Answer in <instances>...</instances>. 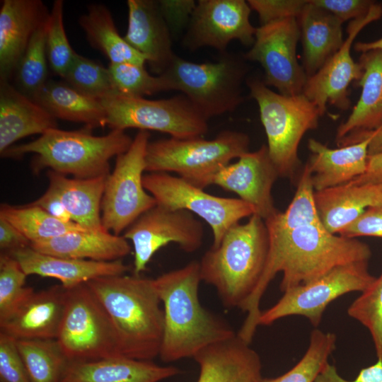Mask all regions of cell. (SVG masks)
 <instances>
[{"instance_id": "cell-51", "label": "cell", "mask_w": 382, "mask_h": 382, "mask_svg": "<svg viewBox=\"0 0 382 382\" xmlns=\"http://www.w3.org/2000/svg\"><path fill=\"white\" fill-rule=\"evenodd\" d=\"M29 204L41 207L58 220L64 222H74L70 214L59 199L47 191L37 199Z\"/></svg>"}, {"instance_id": "cell-40", "label": "cell", "mask_w": 382, "mask_h": 382, "mask_svg": "<svg viewBox=\"0 0 382 382\" xmlns=\"http://www.w3.org/2000/svg\"><path fill=\"white\" fill-rule=\"evenodd\" d=\"M347 313L369 330L377 359H382V274L349 305Z\"/></svg>"}, {"instance_id": "cell-50", "label": "cell", "mask_w": 382, "mask_h": 382, "mask_svg": "<svg viewBox=\"0 0 382 382\" xmlns=\"http://www.w3.org/2000/svg\"><path fill=\"white\" fill-rule=\"evenodd\" d=\"M28 246H30V241L9 222L0 217L1 253L11 255Z\"/></svg>"}, {"instance_id": "cell-27", "label": "cell", "mask_w": 382, "mask_h": 382, "mask_svg": "<svg viewBox=\"0 0 382 382\" xmlns=\"http://www.w3.org/2000/svg\"><path fill=\"white\" fill-rule=\"evenodd\" d=\"M316 208L323 226L339 234L369 208L382 205V183L347 184L315 192Z\"/></svg>"}, {"instance_id": "cell-8", "label": "cell", "mask_w": 382, "mask_h": 382, "mask_svg": "<svg viewBox=\"0 0 382 382\" xmlns=\"http://www.w3.org/2000/svg\"><path fill=\"white\" fill-rule=\"evenodd\" d=\"M248 72L244 61L225 54L215 62L194 63L175 54L160 75L167 91L183 93L208 120L234 111L242 103Z\"/></svg>"}, {"instance_id": "cell-9", "label": "cell", "mask_w": 382, "mask_h": 382, "mask_svg": "<svg viewBox=\"0 0 382 382\" xmlns=\"http://www.w3.org/2000/svg\"><path fill=\"white\" fill-rule=\"evenodd\" d=\"M100 101L111 129L154 130L179 139L202 137L208 131V119L183 95L149 100L115 94Z\"/></svg>"}, {"instance_id": "cell-10", "label": "cell", "mask_w": 382, "mask_h": 382, "mask_svg": "<svg viewBox=\"0 0 382 382\" xmlns=\"http://www.w3.org/2000/svg\"><path fill=\"white\" fill-rule=\"evenodd\" d=\"M57 340L71 363L122 355L112 322L86 284L67 289Z\"/></svg>"}, {"instance_id": "cell-44", "label": "cell", "mask_w": 382, "mask_h": 382, "mask_svg": "<svg viewBox=\"0 0 382 382\" xmlns=\"http://www.w3.org/2000/svg\"><path fill=\"white\" fill-rule=\"evenodd\" d=\"M0 382H30L17 340L0 332Z\"/></svg>"}, {"instance_id": "cell-29", "label": "cell", "mask_w": 382, "mask_h": 382, "mask_svg": "<svg viewBox=\"0 0 382 382\" xmlns=\"http://www.w3.org/2000/svg\"><path fill=\"white\" fill-rule=\"evenodd\" d=\"M303 47V68L314 75L342 47V22L308 1L297 18Z\"/></svg>"}, {"instance_id": "cell-23", "label": "cell", "mask_w": 382, "mask_h": 382, "mask_svg": "<svg viewBox=\"0 0 382 382\" xmlns=\"http://www.w3.org/2000/svg\"><path fill=\"white\" fill-rule=\"evenodd\" d=\"M193 359L199 368L197 382H260L263 378L259 354L237 333L204 348Z\"/></svg>"}, {"instance_id": "cell-15", "label": "cell", "mask_w": 382, "mask_h": 382, "mask_svg": "<svg viewBox=\"0 0 382 382\" xmlns=\"http://www.w3.org/2000/svg\"><path fill=\"white\" fill-rule=\"evenodd\" d=\"M300 38L296 18L261 25L243 58L259 63L265 72L264 83L277 88L279 93L286 96L303 94L308 76L296 57Z\"/></svg>"}, {"instance_id": "cell-54", "label": "cell", "mask_w": 382, "mask_h": 382, "mask_svg": "<svg viewBox=\"0 0 382 382\" xmlns=\"http://www.w3.org/2000/svg\"><path fill=\"white\" fill-rule=\"evenodd\" d=\"M382 151V130L376 132L371 139L369 146V156Z\"/></svg>"}, {"instance_id": "cell-13", "label": "cell", "mask_w": 382, "mask_h": 382, "mask_svg": "<svg viewBox=\"0 0 382 382\" xmlns=\"http://www.w3.org/2000/svg\"><path fill=\"white\" fill-rule=\"evenodd\" d=\"M143 184L156 204L171 209L186 210L203 219L212 231L211 247L217 246L231 226L255 214L253 207L239 198L209 194L204 189L168 173L145 174Z\"/></svg>"}, {"instance_id": "cell-34", "label": "cell", "mask_w": 382, "mask_h": 382, "mask_svg": "<svg viewBox=\"0 0 382 382\" xmlns=\"http://www.w3.org/2000/svg\"><path fill=\"white\" fill-rule=\"evenodd\" d=\"M0 217L18 230L31 243L74 232L86 231L74 222H64L51 216L40 207L1 204Z\"/></svg>"}, {"instance_id": "cell-53", "label": "cell", "mask_w": 382, "mask_h": 382, "mask_svg": "<svg viewBox=\"0 0 382 382\" xmlns=\"http://www.w3.org/2000/svg\"><path fill=\"white\" fill-rule=\"evenodd\" d=\"M353 47L355 51L361 53L373 50H382V37L372 42H357Z\"/></svg>"}, {"instance_id": "cell-5", "label": "cell", "mask_w": 382, "mask_h": 382, "mask_svg": "<svg viewBox=\"0 0 382 382\" xmlns=\"http://www.w3.org/2000/svg\"><path fill=\"white\" fill-rule=\"evenodd\" d=\"M89 130L50 129L35 140L12 146L1 156L19 158L34 154L31 166L35 173L49 168L76 178L108 175L110 159L127 151L133 139L120 129L103 136L93 135Z\"/></svg>"}, {"instance_id": "cell-11", "label": "cell", "mask_w": 382, "mask_h": 382, "mask_svg": "<svg viewBox=\"0 0 382 382\" xmlns=\"http://www.w3.org/2000/svg\"><path fill=\"white\" fill-rule=\"evenodd\" d=\"M148 131L139 130L127 151L116 157L113 170L106 178L101 204L103 227L120 235L139 216L156 205L145 190L146 153Z\"/></svg>"}, {"instance_id": "cell-33", "label": "cell", "mask_w": 382, "mask_h": 382, "mask_svg": "<svg viewBox=\"0 0 382 382\" xmlns=\"http://www.w3.org/2000/svg\"><path fill=\"white\" fill-rule=\"evenodd\" d=\"M79 23L89 44L102 52L110 64L131 63L145 65L146 58L122 37L110 10L103 4H92Z\"/></svg>"}, {"instance_id": "cell-17", "label": "cell", "mask_w": 382, "mask_h": 382, "mask_svg": "<svg viewBox=\"0 0 382 382\" xmlns=\"http://www.w3.org/2000/svg\"><path fill=\"white\" fill-rule=\"evenodd\" d=\"M381 16L382 5L375 2L366 15L350 21L340 49L314 75L308 77L303 94L317 107L321 117L328 104L342 111L349 108L348 88L362 74L360 64L352 57V45L364 27Z\"/></svg>"}, {"instance_id": "cell-1", "label": "cell", "mask_w": 382, "mask_h": 382, "mask_svg": "<svg viewBox=\"0 0 382 382\" xmlns=\"http://www.w3.org/2000/svg\"><path fill=\"white\" fill-rule=\"evenodd\" d=\"M269 255L262 279L246 306L241 326L254 333L259 325L261 299L269 284L282 273L280 290L284 292L309 282L333 268L354 262L369 261V246L355 238L329 232L320 224L299 227L289 232H268Z\"/></svg>"}, {"instance_id": "cell-22", "label": "cell", "mask_w": 382, "mask_h": 382, "mask_svg": "<svg viewBox=\"0 0 382 382\" xmlns=\"http://www.w3.org/2000/svg\"><path fill=\"white\" fill-rule=\"evenodd\" d=\"M128 25L125 40L146 58L151 71L161 74L175 54L170 29L157 1L128 0Z\"/></svg>"}, {"instance_id": "cell-24", "label": "cell", "mask_w": 382, "mask_h": 382, "mask_svg": "<svg viewBox=\"0 0 382 382\" xmlns=\"http://www.w3.org/2000/svg\"><path fill=\"white\" fill-rule=\"evenodd\" d=\"M10 255L19 262L28 276L36 274L57 279L66 289L98 277L125 274L129 270L122 260L102 262L62 257L38 252L30 246Z\"/></svg>"}, {"instance_id": "cell-30", "label": "cell", "mask_w": 382, "mask_h": 382, "mask_svg": "<svg viewBox=\"0 0 382 382\" xmlns=\"http://www.w3.org/2000/svg\"><path fill=\"white\" fill-rule=\"evenodd\" d=\"M46 191L55 196L72 221L91 231L106 230L101 220V204L107 175L92 178H68L49 170Z\"/></svg>"}, {"instance_id": "cell-4", "label": "cell", "mask_w": 382, "mask_h": 382, "mask_svg": "<svg viewBox=\"0 0 382 382\" xmlns=\"http://www.w3.org/2000/svg\"><path fill=\"white\" fill-rule=\"evenodd\" d=\"M269 250L265 222L253 214L204 253L199 262L201 279L215 288L225 306L244 311L262 279Z\"/></svg>"}, {"instance_id": "cell-36", "label": "cell", "mask_w": 382, "mask_h": 382, "mask_svg": "<svg viewBox=\"0 0 382 382\" xmlns=\"http://www.w3.org/2000/svg\"><path fill=\"white\" fill-rule=\"evenodd\" d=\"M265 222L269 232H289L303 226L322 224L316 208L311 173L306 165L286 209L279 212Z\"/></svg>"}, {"instance_id": "cell-41", "label": "cell", "mask_w": 382, "mask_h": 382, "mask_svg": "<svg viewBox=\"0 0 382 382\" xmlns=\"http://www.w3.org/2000/svg\"><path fill=\"white\" fill-rule=\"evenodd\" d=\"M144 66L131 63L109 64L108 68L117 94L144 98L167 91L162 76L151 75Z\"/></svg>"}, {"instance_id": "cell-42", "label": "cell", "mask_w": 382, "mask_h": 382, "mask_svg": "<svg viewBox=\"0 0 382 382\" xmlns=\"http://www.w3.org/2000/svg\"><path fill=\"white\" fill-rule=\"evenodd\" d=\"M64 1L55 0L50 10L46 32V52L52 71L63 78L77 53L67 38L63 22Z\"/></svg>"}, {"instance_id": "cell-20", "label": "cell", "mask_w": 382, "mask_h": 382, "mask_svg": "<svg viewBox=\"0 0 382 382\" xmlns=\"http://www.w3.org/2000/svg\"><path fill=\"white\" fill-rule=\"evenodd\" d=\"M67 289L61 284L30 292L4 318L0 332L16 340L57 339Z\"/></svg>"}, {"instance_id": "cell-45", "label": "cell", "mask_w": 382, "mask_h": 382, "mask_svg": "<svg viewBox=\"0 0 382 382\" xmlns=\"http://www.w3.org/2000/svg\"><path fill=\"white\" fill-rule=\"evenodd\" d=\"M251 10L261 25L288 18H298L308 3L306 0H248Z\"/></svg>"}, {"instance_id": "cell-21", "label": "cell", "mask_w": 382, "mask_h": 382, "mask_svg": "<svg viewBox=\"0 0 382 382\" xmlns=\"http://www.w3.org/2000/svg\"><path fill=\"white\" fill-rule=\"evenodd\" d=\"M0 8V81H8L50 11L41 0H3Z\"/></svg>"}, {"instance_id": "cell-12", "label": "cell", "mask_w": 382, "mask_h": 382, "mask_svg": "<svg viewBox=\"0 0 382 382\" xmlns=\"http://www.w3.org/2000/svg\"><path fill=\"white\" fill-rule=\"evenodd\" d=\"M367 261L336 267L325 274L283 292L275 304L262 311L259 325H269L291 316L306 318L317 328L328 306L353 291H364L376 279Z\"/></svg>"}, {"instance_id": "cell-19", "label": "cell", "mask_w": 382, "mask_h": 382, "mask_svg": "<svg viewBox=\"0 0 382 382\" xmlns=\"http://www.w3.org/2000/svg\"><path fill=\"white\" fill-rule=\"evenodd\" d=\"M358 62L362 74L354 86L361 87V95L348 118L337 127L339 147L357 144L382 130V50L363 52Z\"/></svg>"}, {"instance_id": "cell-32", "label": "cell", "mask_w": 382, "mask_h": 382, "mask_svg": "<svg viewBox=\"0 0 382 382\" xmlns=\"http://www.w3.org/2000/svg\"><path fill=\"white\" fill-rule=\"evenodd\" d=\"M33 100L56 119L83 123L89 129L107 126L101 101L79 93L64 81L49 79Z\"/></svg>"}, {"instance_id": "cell-14", "label": "cell", "mask_w": 382, "mask_h": 382, "mask_svg": "<svg viewBox=\"0 0 382 382\" xmlns=\"http://www.w3.org/2000/svg\"><path fill=\"white\" fill-rule=\"evenodd\" d=\"M204 234L203 224L192 213L155 205L124 231L133 246L134 274L140 276L154 255L170 243L186 253L195 252L203 243Z\"/></svg>"}, {"instance_id": "cell-25", "label": "cell", "mask_w": 382, "mask_h": 382, "mask_svg": "<svg viewBox=\"0 0 382 382\" xmlns=\"http://www.w3.org/2000/svg\"><path fill=\"white\" fill-rule=\"evenodd\" d=\"M372 137L337 149L309 139L308 148L311 154L306 165L311 173L315 192L347 184L363 175L367 168Z\"/></svg>"}, {"instance_id": "cell-37", "label": "cell", "mask_w": 382, "mask_h": 382, "mask_svg": "<svg viewBox=\"0 0 382 382\" xmlns=\"http://www.w3.org/2000/svg\"><path fill=\"white\" fill-rule=\"evenodd\" d=\"M47 23L33 35L14 72L16 88L32 100L49 80L45 43Z\"/></svg>"}, {"instance_id": "cell-35", "label": "cell", "mask_w": 382, "mask_h": 382, "mask_svg": "<svg viewBox=\"0 0 382 382\" xmlns=\"http://www.w3.org/2000/svg\"><path fill=\"white\" fill-rule=\"evenodd\" d=\"M30 382H62L70 365L57 339L17 340Z\"/></svg>"}, {"instance_id": "cell-48", "label": "cell", "mask_w": 382, "mask_h": 382, "mask_svg": "<svg viewBox=\"0 0 382 382\" xmlns=\"http://www.w3.org/2000/svg\"><path fill=\"white\" fill-rule=\"evenodd\" d=\"M339 235L355 238L359 236L382 238V205L366 209Z\"/></svg>"}, {"instance_id": "cell-39", "label": "cell", "mask_w": 382, "mask_h": 382, "mask_svg": "<svg viewBox=\"0 0 382 382\" xmlns=\"http://www.w3.org/2000/svg\"><path fill=\"white\" fill-rule=\"evenodd\" d=\"M62 79L79 93L94 99L100 100L117 94L108 68L79 54Z\"/></svg>"}, {"instance_id": "cell-6", "label": "cell", "mask_w": 382, "mask_h": 382, "mask_svg": "<svg viewBox=\"0 0 382 382\" xmlns=\"http://www.w3.org/2000/svg\"><path fill=\"white\" fill-rule=\"evenodd\" d=\"M250 138L237 131L225 130L214 138L170 137L149 142L146 171L175 173L202 189L213 185L215 175L230 162L249 151Z\"/></svg>"}, {"instance_id": "cell-49", "label": "cell", "mask_w": 382, "mask_h": 382, "mask_svg": "<svg viewBox=\"0 0 382 382\" xmlns=\"http://www.w3.org/2000/svg\"><path fill=\"white\" fill-rule=\"evenodd\" d=\"M314 382H382V359H377L374 364L361 369L350 381L342 377L335 366L328 362Z\"/></svg>"}, {"instance_id": "cell-3", "label": "cell", "mask_w": 382, "mask_h": 382, "mask_svg": "<svg viewBox=\"0 0 382 382\" xmlns=\"http://www.w3.org/2000/svg\"><path fill=\"white\" fill-rule=\"evenodd\" d=\"M86 284L111 320L122 355L146 361L159 356L164 313L154 279L125 274Z\"/></svg>"}, {"instance_id": "cell-38", "label": "cell", "mask_w": 382, "mask_h": 382, "mask_svg": "<svg viewBox=\"0 0 382 382\" xmlns=\"http://www.w3.org/2000/svg\"><path fill=\"white\" fill-rule=\"evenodd\" d=\"M335 333L314 329L308 347L301 359L291 369L275 378H262L260 382H314L336 348Z\"/></svg>"}, {"instance_id": "cell-46", "label": "cell", "mask_w": 382, "mask_h": 382, "mask_svg": "<svg viewBox=\"0 0 382 382\" xmlns=\"http://www.w3.org/2000/svg\"><path fill=\"white\" fill-rule=\"evenodd\" d=\"M157 2L171 33L187 27L197 4L194 0H158Z\"/></svg>"}, {"instance_id": "cell-31", "label": "cell", "mask_w": 382, "mask_h": 382, "mask_svg": "<svg viewBox=\"0 0 382 382\" xmlns=\"http://www.w3.org/2000/svg\"><path fill=\"white\" fill-rule=\"evenodd\" d=\"M30 247L54 256L102 262L122 260L132 251L128 241L123 236L107 230L70 232L31 243Z\"/></svg>"}, {"instance_id": "cell-16", "label": "cell", "mask_w": 382, "mask_h": 382, "mask_svg": "<svg viewBox=\"0 0 382 382\" xmlns=\"http://www.w3.org/2000/svg\"><path fill=\"white\" fill-rule=\"evenodd\" d=\"M250 12L244 0H199L183 44L190 50L210 47L221 52L236 40L251 45L257 28L250 21Z\"/></svg>"}, {"instance_id": "cell-43", "label": "cell", "mask_w": 382, "mask_h": 382, "mask_svg": "<svg viewBox=\"0 0 382 382\" xmlns=\"http://www.w3.org/2000/svg\"><path fill=\"white\" fill-rule=\"evenodd\" d=\"M27 277L13 257L0 254V320L4 318L33 290L25 286Z\"/></svg>"}, {"instance_id": "cell-52", "label": "cell", "mask_w": 382, "mask_h": 382, "mask_svg": "<svg viewBox=\"0 0 382 382\" xmlns=\"http://www.w3.org/2000/svg\"><path fill=\"white\" fill-rule=\"evenodd\" d=\"M351 182L357 184L382 183V151L369 156L366 172Z\"/></svg>"}, {"instance_id": "cell-28", "label": "cell", "mask_w": 382, "mask_h": 382, "mask_svg": "<svg viewBox=\"0 0 382 382\" xmlns=\"http://www.w3.org/2000/svg\"><path fill=\"white\" fill-rule=\"evenodd\" d=\"M179 373L175 366L118 355L71 363L62 382H160Z\"/></svg>"}, {"instance_id": "cell-26", "label": "cell", "mask_w": 382, "mask_h": 382, "mask_svg": "<svg viewBox=\"0 0 382 382\" xmlns=\"http://www.w3.org/2000/svg\"><path fill=\"white\" fill-rule=\"evenodd\" d=\"M57 127V119L10 81H0V153L19 139Z\"/></svg>"}, {"instance_id": "cell-47", "label": "cell", "mask_w": 382, "mask_h": 382, "mask_svg": "<svg viewBox=\"0 0 382 382\" xmlns=\"http://www.w3.org/2000/svg\"><path fill=\"white\" fill-rule=\"evenodd\" d=\"M313 5L325 9L342 23L366 15L376 1L371 0H310Z\"/></svg>"}, {"instance_id": "cell-2", "label": "cell", "mask_w": 382, "mask_h": 382, "mask_svg": "<svg viewBox=\"0 0 382 382\" xmlns=\"http://www.w3.org/2000/svg\"><path fill=\"white\" fill-rule=\"evenodd\" d=\"M200 282L199 262L195 260L154 279L163 306L159 357L164 362L193 358L204 348L236 335L228 323L201 305Z\"/></svg>"}, {"instance_id": "cell-7", "label": "cell", "mask_w": 382, "mask_h": 382, "mask_svg": "<svg viewBox=\"0 0 382 382\" xmlns=\"http://www.w3.org/2000/svg\"><path fill=\"white\" fill-rule=\"evenodd\" d=\"M246 84L257 104L269 154L279 177L294 181L301 164L300 141L306 132L317 128L321 115L303 94L282 95L258 79L250 78Z\"/></svg>"}, {"instance_id": "cell-18", "label": "cell", "mask_w": 382, "mask_h": 382, "mask_svg": "<svg viewBox=\"0 0 382 382\" xmlns=\"http://www.w3.org/2000/svg\"><path fill=\"white\" fill-rule=\"evenodd\" d=\"M279 177L267 146L263 144L220 170L214 178L213 185L236 194L239 199L253 207L255 214L266 221L279 212L274 205L272 193Z\"/></svg>"}]
</instances>
